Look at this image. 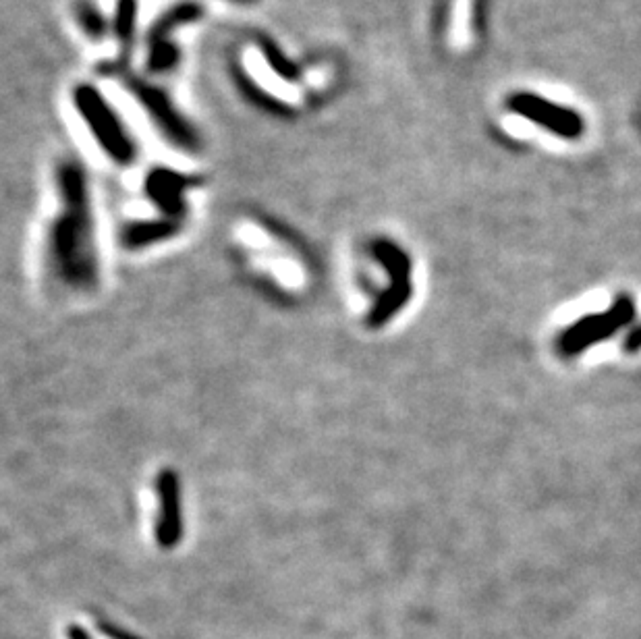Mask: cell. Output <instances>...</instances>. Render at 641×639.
Segmentation results:
<instances>
[{"instance_id": "3957f363", "label": "cell", "mask_w": 641, "mask_h": 639, "mask_svg": "<svg viewBox=\"0 0 641 639\" xmlns=\"http://www.w3.org/2000/svg\"><path fill=\"white\" fill-rule=\"evenodd\" d=\"M471 3L473 0H455L451 19V46L463 50L471 42Z\"/></svg>"}, {"instance_id": "6da1fadb", "label": "cell", "mask_w": 641, "mask_h": 639, "mask_svg": "<svg viewBox=\"0 0 641 639\" xmlns=\"http://www.w3.org/2000/svg\"><path fill=\"white\" fill-rule=\"evenodd\" d=\"M77 106L81 115L88 119L90 129L98 137V142L119 160L129 158L131 144L129 137L121 125V121L115 117L113 110L104 102L102 96L92 92V88H79L77 92Z\"/></svg>"}, {"instance_id": "7a4b0ae2", "label": "cell", "mask_w": 641, "mask_h": 639, "mask_svg": "<svg viewBox=\"0 0 641 639\" xmlns=\"http://www.w3.org/2000/svg\"><path fill=\"white\" fill-rule=\"evenodd\" d=\"M133 90H135L139 102H142L148 108V113L154 117L156 125H160L166 133H169L175 142H179L183 146L191 144V140H193L191 131L177 117V113L171 108L169 100H166L160 92H156L154 88L144 86V83H135Z\"/></svg>"}]
</instances>
